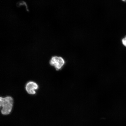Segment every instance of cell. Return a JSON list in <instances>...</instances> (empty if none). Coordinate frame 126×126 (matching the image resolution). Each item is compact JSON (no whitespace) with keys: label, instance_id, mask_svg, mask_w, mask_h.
<instances>
[{"label":"cell","instance_id":"cell-2","mask_svg":"<svg viewBox=\"0 0 126 126\" xmlns=\"http://www.w3.org/2000/svg\"><path fill=\"white\" fill-rule=\"evenodd\" d=\"M51 66L54 67L56 70H61L65 64V61L61 56H53L52 57L49 61Z\"/></svg>","mask_w":126,"mask_h":126},{"label":"cell","instance_id":"cell-4","mask_svg":"<svg viewBox=\"0 0 126 126\" xmlns=\"http://www.w3.org/2000/svg\"><path fill=\"white\" fill-rule=\"evenodd\" d=\"M122 42L123 45L126 47V36L122 39Z\"/></svg>","mask_w":126,"mask_h":126},{"label":"cell","instance_id":"cell-3","mask_svg":"<svg viewBox=\"0 0 126 126\" xmlns=\"http://www.w3.org/2000/svg\"><path fill=\"white\" fill-rule=\"evenodd\" d=\"M39 86L37 83L34 81H30L26 83L25 89L28 93L30 94H36V91L38 89Z\"/></svg>","mask_w":126,"mask_h":126},{"label":"cell","instance_id":"cell-1","mask_svg":"<svg viewBox=\"0 0 126 126\" xmlns=\"http://www.w3.org/2000/svg\"><path fill=\"white\" fill-rule=\"evenodd\" d=\"M13 103V99L10 96L1 97L0 106L1 114L4 115L10 114L12 109Z\"/></svg>","mask_w":126,"mask_h":126}]
</instances>
